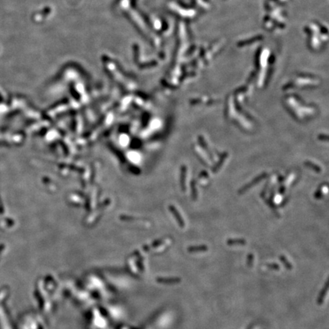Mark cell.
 Here are the masks:
<instances>
[{"label":"cell","mask_w":329,"mask_h":329,"mask_svg":"<svg viewBox=\"0 0 329 329\" xmlns=\"http://www.w3.org/2000/svg\"><path fill=\"white\" fill-rule=\"evenodd\" d=\"M305 165L307 166L308 168H309V169H312V170H314L315 172H318V173H320L321 171H322V169H321V168L318 164L313 163V162H310V161H306V162H305Z\"/></svg>","instance_id":"2"},{"label":"cell","mask_w":329,"mask_h":329,"mask_svg":"<svg viewBox=\"0 0 329 329\" xmlns=\"http://www.w3.org/2000/svg\"><path fill=\"white\" fill-rule=\"evenodd\" d=\"M172 210H173V211H174V215H175V217H177L178 219L179 223H180L181 225H182V226H184V222H183V219H182V217H180V215H179V214H178V211H176L175 210H174V208H172Z\"/></svg>","instance_id":"6"},{"label":"cell","mask_w":329,"mask_h":329,"mask_svg":"<svg viewBox=\"0 0 329 329\" xmlns=\"http://www.w3.org/2000/svg\"><path fill=\"white\" fill-rule=\"evenodd\" d=\"M318 139L322 141H328V136L325 134H321L318 136Z\"/></svg>","instance_id":"9"},{"label":"cell","mask_w":329,"mask_h":329,"mask_svg":"<svg viewBox=\"0 0 329 329\" xmlns=\"http://www.w3.org/2000/svg\"><path fill=\"white\" fill-rule=\"evenodd\" d=\"M191 188H192V197L194 199H197V188H196V184L195 182L193 181L191 182Z\"/></svg>","instance_id":"5"},{"label":"cell","mask_w":329,"mask_h":329,"mask_svg":"<svg viewBox=\"0 0 329 329\" xmlns=\"http://www.w3.org/2000/svg\"><path fill=\"white\" fill-rule=\"evenodd\" d=\"M315 197L316 199H321L322 197V191H317L315 194Z\"/></svg>","instance_id":"8"},{"label":"cell","mask_w":329,"mask_h":329,"mask_svg":"<svg viewBox=\"0 0 329 329\" xmlns=\"http://www.w3.org/2000/svg\"><path fill=\"white\" fill-rule=\"evenodd\" d=\"M227 156H228V154H227V152H225V153H224L223 155H222V156H221V158H220V159H219V162H217V164H216L215 167H214L213 169V172H217V170H218V169H219V168H220L221 166H222V164L223 163L224 161H225V159H226Z\"/></svg>","instance_id":"3"},{"label":"cell","mask_w":329,"mask_h":329,"mask_svg":"<svg viewBox=\"0 0 329 329\" xmlns=\"http://www.w3.org/2000/svg\"><path fill=\"white\" fill-rule=\"evenodd\" d=\"M267 173H262L261 174H260L259 176H257V177L255 178L254 179V180L252 181V182L249 183V184H248L247 185L244 186L243 187H242V189H241V190L239 191V193H240V194H242V193L245 192L246 191L248 190V189H250V187H253L254 185L257 184L259 182H261V180H263V179L267 177Z\"/></svg>","instance_id":"1"},{"label":"cell","mask_w":329,"mask_h":329,"mask_svg":"<svg viewBox=\"0 0 329 329\" xmlns=\"http://www.w3.org/2000/svg\"><path fill=\"white\" fill-rule=\"evenodd\" d=\"M228 243L230 244V245H239V243L242 244V243H245V241L243 240H229L228 241Z\"/></svg>","instance_id":"7"},{"label":"cell","mask_w":329,"mask_h":329,"mask_svg":"<svg viewBox=\"0 0 329 329\" xmlns=\"http://www.w3.org/2000/svg\"><path fill=\"white\" fill-rule=\"evenodd\" d=\"M186 171H187V169H186L185 166H183L182 169V179H181V182H182V188H185V186H184V184H185V175H186Z\"/></svg>","instance_id":"4"},{"label":"cell","mask_w":329,"mask_h":329,"mask_svg":"<svg viewBox=\"0 0 329 329\" xmlns=\"http://www.w3.org/2000/svg\"><path fill=\"white\" fill-rule=\"evenodd\" d=\"M279 191H280V193L281 194H283L284 192H285V187L284 186H281V187H280V190H279Z\"/></svg>","instance_id":"10"}]
</instances>
